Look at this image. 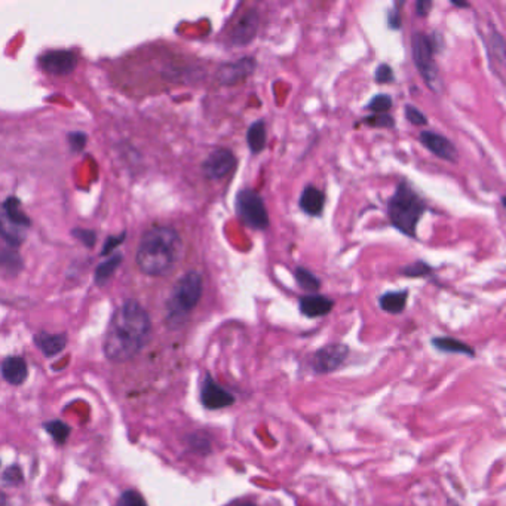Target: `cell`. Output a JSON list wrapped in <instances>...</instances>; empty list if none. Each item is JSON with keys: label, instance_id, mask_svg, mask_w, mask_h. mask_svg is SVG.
Returning a JSON list of instances; mask_svg holds the SVG:
<instances>
[{"label": "cell", "instance_id": "cell-35", "mask_svg": "<svg viewBox=\"0 0 506 506\" xmlns=\"http://www.w3.org/2000/svg\"><path fill=\"white\" fill-rule=\"evenodd\" d=\"M388 23H389L391 28H399V26H401V14H399V11L394 9V11L389 12Z\"/></svg>", "mask_w": 506, "mask_h": 506}, {"label": "cell", "instance_id": "cell-6", "mask_svg": "<svg viewBox=\"0 0 506 506\" xmlns=\"http://www.w3.org/2000/svg\"><path fill=\"white\" fill-rule=\"evenodd\" d=\"M413 46V58L414 64L418 68V72L423 76L425 82L428 83L432 91L438 90L440 85V75L437 64L433 61V42L423 33H416L411 39Z\"/></svg>", "mask_w": 506, "mask_h": 506}, {"label": "cell", "instance_id": "cell-1", "mask_svg": "<svg viewBox=\"0 0 506 506\" xmlns=\"http://www.w3.org/2000/svg\"><path fill=\"white\" fill-rule=\"evenodd\" d=\"M152 336V321L137 300H125L110 318L102 351L113 362H125L143 351Z\"/></svg>", "mask_w": 506, "mask_h": 506}, {"label": "cell", "instance_id": "cell-21", "mask_svg": "<svg viewBox=\"0 0 506 506\" xmlns=\"http://www.w3.org/2000/svg\"><path fill=\"white\" fill-rule=\"evenodd\" d=\"M266 138H268V132H266L265 122L263 120L253 122L247 132V142L251 152L258 153L263 150L266 147Z\"/></svg>", "mask_w": 506, "mask_h": 506}, {"label": "cell", "instance_id": "cell-15", "mask_svg": "<svg viewBox=\"0 0 506 506\" xmlns=\"http://www.w3.org/2000/svg\"><path fill=\"white\" fill-rule=\"evenodd\" d=\"M34 344L39 347V351L46 358H52L58 355L65 347L67 336L63 333L52 334V333H46V331H41V333L34 336Z\"/></svg>", "mask_w": 506, "mask_h": 506}, {"label": "cell", "instance_id": "cell-25", "mask_svg": "<svg viewBox=\"0 0 506 506\" xmlns=\"http://www.w3.org/2000/svg\"><path fill=\"white\" fill-rule=\"evenodd\" d=\"M391 107H392V100L386 94H379L369 102V109L377 115L386 113Z\"/></svg>", "mask_w": 506, "mask_h": 506}, {"label": "cell", "instance_id": "cell-9", "mask_svg": "<svg viewBox=\"0 0 506 506\" xmlns=\"http://www.w3.org/2000/svg\"><path fill=\"white\" fill-rule=\"evenodd\" d=\"M236 165L235 154L229 149H216L202 162V171L209 180H221L233 171Z\"/></svg>", "mask_w": 506, "mask_h": 506}, {"label": "cell", "instance_id": "cell-5", "mask_svg": "<svg viewBox=\"0 0 506 506\" xmlns=\"http://www.w3.org/2000/svg\"><path fill=\"white\" fill-rule=\"evenodd\" d=\"M236 213L241 221L254 231H263L269 224L263 198L251 189H242L236 196Z\"/></svg>", "mask_w": 506, "mask_h": 506}, {"label": "cell", "instance_id": "cell-39", "mask_svg": "<svg viewBox=\"0 0 506 506\" xmlns=\"http://www.w3.org/2000/svg\"><path fill=\"white\" fill-rule=\"evenodd\" d=\"M502 204H503V206L506 208V196H503V198H502Z\"/></svg>", "mask_w": 506, "mask_h": 506}, {"label": "cell", "instance_id": "cell-36", "mask_svg": "<svg viewBox=\"0 0 506 506\" xmlns=\"http://www.w3.org/2000/svg\"><path fill=\"white\" fill-rule=\"evenodd\" d=\"M416 8H417V14H418V15H421V16H426L428 12H429V9L432 8V2H429V0H418Z\"/></svg>", "mask_w": 506, "mask_h": 506}, {"label": "cell", "instance_id": "cell-12", "mask_svg": "<svg viewBox=\"0 0 506 506\" xmlns=\"http://www.w3.org/2000/svg\"><path fill=\"white\" fill-rule=\"evenodd\" d=\"M258 28V14L255 11H247L239 16V20L232 28L231 41L233 45H247L250 43Z\"/></svg>", "mask_w": 506, "mask_h": 506}, {"label": "cell", "instance_id": "cell-34", "mask_svg": "<svg viewBox=\"0 0 506 506\" xmlns=\"http://www.w3.org/2000/svg\"><path fill=\"white\" fill-rule=\"evenodd\" d=\"M124 236H125V233H122L120 236H110V238H107L106 243H104V247H102L101 254L106 255L107 253H110L112 250H115V247L119 246V243H120L122 241H124Z\"/></svg>", "mask_w": 506, "mask_h": 506}, {"label": "cell", "instance_id": "cell-28", "mask_svg": "<svg viewBox=\"0 0 506 506\" xmlns=\"http://www.w3.org/2000/svg\"><path fill=\"white\" fill-rule=\"evenodd\" d=\"M364 122L374 128H392L394 127V119L385 113L369 116V117L364 119Z\"/></svg>", "mask_w": 506, "mask_h": 506}, {"label": "cell", "instance_id": "cell-16", "mask_svg": "<svg viewBox=\"0 0 506 506\" xmlns=\"http://www.w3.org/2000/svg\"><path fill=\"white\" fill-rule=\"evenodd\" d=\"M299 204L307 216H321L325 206L324 191L315 186H307L302 191Z\"/></svg>", "mask_w": 506, "mask_h": 506}, {"label": "cell", "instance_id": "cell-3", "mask_svg": "<svg viewBox=\"0 0 506 506\" xmlns=\"http://www.w3.org/2000/svg\"><path fill=\"white\" fill-rule=\"evenodd\" d=\"M425 211V202L407 181H401L394 196L388 202V216L395 228L404 235L414 238L418 220Z\"/></svg>", "mask_w": 506, "mask_h": 506}, {"label": "cell", "instance_id": "cell-2", "mask_svg": "<svg viewBox=\"0 0 506 506\" xmlns=\"http://www.w3.org/2000/svg\"><path fill=\"white\" fill-rule=\"evenodd\" d=\"M183 241L171 226H153L139 239L135 261L138 269L149 276H165L179 265Z\"/></svg>", "mask_w": 506, "mask_h": 506}, {"label": "cell", "instance_id": "cell-7", "mask_svg": "<svg viewBox=\"0 0 506 506\" xmlns=\"http://www.w3.org/2000/svg\"><path fill=\"white\" fill-rule=\"evenodd\" d=\"M39 65L43 72L56 76H65L72 73L78 65V57L70 49L46 51L39 57Z\"/></svg>", "mask_w": 506, "mask_h": 506}, {"label": "cell", "instance_id": "cell-33", "mask_svg": "<svg viewBox=\"0 0 506 506\" xmlns=\"http://www.w3.org/2000/svg\"><path fill=\"white\" fill-rule=\"evenodd\" d=\"M68 143L75 152H80L86 146V135L83 132H72L68 135Z\"/></svg>", "mask_w": 506, "mask_h": 506}, {"label": "cell", "instance_id": "cell-26", "mask_svg": "<svg viewBox=\"0 0 506 506\" xmlns=\"http://www.w3.org/2000/svg\"><path fill=\"white\" fill-rule=\"evenodd\" d=\"M117 506H147V503L137 490H127L120 495Z\"/></svg>", "mask_w": 506, "mask_h": 506}, {"label": "cell", "instance_id": "cell-30", "mask_svg": "<svg viewBox=\"0 0 506 506\" xmlns=\"http://www.w3.org/2000/svg\"><path fill=\"white\" fill-rule=\"evenodd\" d=\"M374 79L376 82L379 83H389L395 79L394 76V70L389 64H380L377 68H376V73H374Z\"/></svg>", "mask_w": 506, "mask_h": 506}, {"label": "cell", "instance_id": "cell-31", "mask_svg": "<svg viewBox=\"0 0 506 506\" xmlns=\"http://www.w3.org/2000/svg\"><path fill=\"white\" fill-rule=\"evenodd\" d=\"M72 233L78 241H80L83 243V246H86L88 248L94 247L95 239H97L95 232L88 231V229H75Z\"/></svg>", "mask_w": 506, "mask_h": 506}, {"label": "cell", "instance_id": "cell-4", "mask_svg": "<svg viewBox=\"0 0 506 506\" xmlns=\"http://www.w3.org/2000/svg\"><path fill=\"white\" fill-rule=\"evenodd\" d=\"M204 283L201 273L195 270L186 272L169 292L167 300V322L172 327L181 325L189 313L199 303Z\"/></svg>", "mask_w": 506, "mask_h": 506}, {"label": "cell", "instance_id": "cell-14", "mask_svg": "<svg viewBox=\"0 0 506 506\" xmlns=\"http://www.w3.org/2000/svg\"><path fill=\"white\" fill-rule=\"evenodd\" d=\"M28 374L27 362L21 357H8L2 362V376L9 385H23Z\"/></svg>", "mask_w": 506, "mask_h": 506}, {"label": "cell", "instance_id": "cell-37", "mask_svg": "<svg viewBox=\"0 0 506 506\" xmlns=\"http://www.w3.org/2000/svg\"><path fill=\"white\" fill-rule=\"evenodd\" d=\"M453 5H455V6H459V8H466V6H469L468 4H459V2H453Z\"/></svg>", "mask_w": 506, "mask_h": 506}, {"label": "cell", "instance_id": "cell-11", "mask_svg": "<svg viewBox=\"0 0 506 506\" xmlns=\"http://www.w3.org/2000/svg\"><path fill=\"white\" fill-rule=\"evenodd\" d=\"M421 143L435 156L438 158L448 161V162H456L458 161V150L453 146L448 138H446L441 134L432 132V131H423L421 134Z\"/></svg>", "mask_w": 506, "mask_h": 506}, {"label": "cell", "instance_id": "cell-29", "mask_svg": "<svg viewBox=\"0 0 506 506\" xmlns=\"http://www.w3.org/2000/svg\"><path fill=\"white\" fill-rule=\"evenodd\" d=\"M403 273L406 276H411V278H417V276H426L431 273V268L423 263V261H416L413 265H409L403 269Z\"/></svg>", "mask_w": 506, "mask_h": 506}, {"label": "cell", "instance_id": "cell-24", "mask_svg": "<svg viewBox=\"0 0 506 506\" xmlns=\"http://www.w3.org/2000/svg\"><path fill=\"white\" fill-rule=\"evenodd\" d=\"M43 428L48 431L52 438L57 444H64L70 435V428L61 421H51L43 425Z\"/></svg>", "mask_w": 506, "mask_h": 506}, {"label": "cell", "instance_id": "cell-23", "mask_svg": "<svg viewBox=\"0 0 506 506\" xmlns=\"http://www.w3.org/2000/svg\"><path fill=\"white\" fill-rule=\"evenodd\" d=\"M294 276H295V281L299 283V285L306 290V291H310V292H315L320 290L321 287V281L320 279L313 275L310 270L305 269V268H297L294 272Z\"/></svg>", "mask_w": 506, "mask_h": 506}, {"label": "cell", "instance_id": "cell-27", "mask_svg": "<svg viewBox=\"0 0 506 506\" xmlns=\"http://www.w3.org/2000/svg\"><path fill=\"white\" fill-rule=\"evenodd\" d=\"M2 480H4V485H20L24 481L23 470L20 469L19 465L9 466L8 469H5Z\"/></svg>", "mask_w": 506, "mask_h": 506}, {"label": "cell", "instance_id": "cell-38", "mask_svg": "<svg viewBox=\"0 0 506 506\" xmlns=\"http://www.w3.org/2000/svg\"><path fill=\"white\" fill-rule=\"evenodd\" d=\"M235 506H255V505H254V503H248V502H247V503H238V505H235Z\"/></svg>", "mask_w": 506, "mask_h": 506}, {"label": "cell", "instance_id": "cell-8", "mask_svg": "<svg viewBox=\"0 0 506 506\" xmlns=\"http://www.w3.org/2000/svg\"><path fill=\"white\" fill-rule=\"evenodd\" d=\"M349 355V347L342 343H331L321 347L313 355V370L320 374H327L337 370L346 361Z\"/></svg>", "mask_w": 506, "mask_h": 506}, {"label": "cell", "instance_id": "cell-13", "mask_svg": "<svg viewBox=\"0 0 506 506\" xmlns=\"http://www.w3.org/2000/svg\"><path fill=\"white\" fill-rule=\"evenodd\" d=\"M333 305V300L325 297V295L310 294L300 299V312L307 318H320L330 313Z\"/></svg>", "mask_w": 506, "mask_h": 506}, {"label": "cell", "instance_id": "cell-19", "mask_svg": "<svg viewBox=\"0 0 506 506\" xmlns=\"http://www.w3.org/2000/svg\"><path fill=\"white\" fill-rule=\"evenodd\" d=\"M407 297H409L407 291H391L380 295L379 305L385 312L392 313V315H398V313H401L406 309Z\"/></svg>", "mask_w": 506, "mask_h": 506}, {"label": "cell", "instance_id": "cell-20", "mask_svg": "<svg viewBox=\"0 0 506 506\" xmlns=\"http://www.w3.org/2000/svg\"><path fill=\"white\" fill-rule=\"evenodd\" d=\"M432 344L437 347L438 351L447 352V354H462V355H468V357L475 355L473 347L463 343L462 340L455 339V337H435L432 340Z\"/></svg>", "mask_w": 506, "mask_h": 506}, {"label": "cell", "instance_id": "cell-18", "mask_svg": "<svg viewBox=\"0 0 506 506\" xmlns=\"http://www.w3.org/2000/svg\"><path fill=\"white\" fill-rule=\"evenodd\" d=\"M253 67H254L253 58H242L233 64L224 65L220 72V78L224 83H233L248 76L251 73Z\"/></svg>", "mask_w": 506, "mask_h": 506}, {"label": "cell", "instance_id": "cell-22", "mask_svg": "<svg viewBox=\"0 0 506 506\" xmlns=\"http://www.w3.org/2000/svg\"><path fill=\"white\" fill-rule=\"evenodd\" d=\"M120 260H122V255L116 254V255L107 258L106 261H102V263H100L97 266V269H95V283L98 285H104L109 281V279L112 278V275L115 273V270L117 269V266L120 265Z\"/></svg>", "mask_w": 506, "mask_h": 506}, {"label": "cell", "instance_id": "cell-10", "mask_svg": "<svg viewBox=\"0 0 506 506\" xmlns=\"http://www.w3.org/2000/svg\"><path fill=\"white\" fill-rule=\"evenodd\" d=\"M201 401L204 407L209 410H218L235 404V396L228 389L218 385L211 376L206 374L201 386Z\"/></svg>", "mask_w": 506, "mask_h": 506}, {"label": "cell", "instance_id": "cell-17", "mask_svg": "<svg viewBox=\"0 0 506 506\" xmlns=\"http://www.w3.org/2000/svg\"><path fill=\"white\" fill-rule=\"evenodd\" d=\"M2 211H4V223L11 224V231H12V228L23 229V228H28L30 226L28 217L24 214V211L21 209V205H20V201L15 196H9L4 202Z\"/></svg>", "mask_w": 506, "mask_h": 506}, {"label": "cell", "instance_id": "cell-32", "mask_svg": "<svg viewBox=\"0 0 506 506\" xmlns=\"http://www.w3.org/2000/svg\"><path fill=\"white\" fill-rule=\"evenodd\" d=\"M406 117L409 119V122H411L413 125H426V116L416 109L414 106H406Z\"/></svg>", "mask_w": 506, "mask_h": 506}]
</instances>
